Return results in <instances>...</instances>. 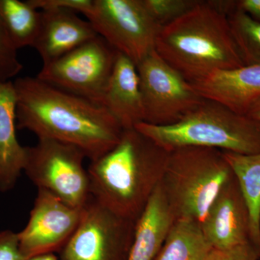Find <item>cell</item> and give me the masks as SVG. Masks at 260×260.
Segmentation results:
<instances>
[{
  "mask_svg": "<svg viewBox=\"0 0 260 260\" xmlns=\"http://www.w3.org/2000/svg\"><path fill=\"white\" fill-rule=\"evenodd\" d=\"M117 51L98 36L52 62L37 78L56 88L103 106Z\"/></svg>",
  "mask_w": 260,
  "mask_h": 260,
  "instance_id": "8",
  "label": "cell"
},
{
  "mask_svg": "<svg viewBox=\"0 0 260 260\" xmlns=\"http://www.w3.org/2000/svg\"><path fill=\"white\" fill-rule=\"evenodd\" d=\"M233 175L221 150L186 147L169 152L160 187L175 220L191 219L201 223Z\"/></svg>",
  "mask_w": 260,
  "mask_h": 260,
  "instance_id": "5",
  "label": "cell"
},
{
  "mask_svg": "<svg viewBox=\"0 0 260 260\" xmlns=\"http://www.w3.org/2000/svg\"><path fill=\"white\" fill-rule=\"evenodd\" d=\"M174 220L159 184L135 223L126 260H155Z\"/></svg>",
  "mask_w": 260,
  "mask_h": 260,
  "instance_id": "17",
  "label": "cell"
},
{
  "mask_svg": "<svg viewBox=\"0 0 260 260\" xmlns=\"http://www.w3.org/2000/svg\"><path fill=\"white\" fill-rule=\"evenodd\" d=\"M102 104L114 116L123 129L135 128L137 124L145 121L137 66L129 58L118 51Z\"/></svg>",
  "mask_w": 260,
  "mask_h": 260,
  "instance_id": "15",
  "label": "cell"
},
{
  "mask_svg": "<svg viewBox=\"0 0 260 260\" xmlns=\"http://www.w3.org/2000/svg\"><path fill=\"white\" fill-rule=\"evenodd\" d=\"M13 84L17 129L28 130L38 139L74 145L90 161L112 150L120 139L123 128L104 106L37 77L18 78Z\"/></svg>",
  "mask_w": 260,
  "mask_h": 260,
  "instance_id": "1",
  "label": "cell"
},
{
  "mask_svg": "<svg viewBox=\"0 0 260 260\" xmlns=\"http://www.w3.org/2000/svg\"><path fill=\"white\" fill-rule=\"evenodd\" d=\"M0 260H26L20 251L18 233L0 232Z\"/></svg>",
  "mask_w": 260,
  "mask_h": 260,
  "instance_id": "26",
  "label": "cell"
},
{
  "mask_svg": "<svg viewBox=\"0 0 260 260\" xmlns=\"http://www.w3.org/2000/svg\"><path fill=\"white\" fill-rule=\"evenodd\" d=\"M25 150L23 172L38 189L78 209L86 205L91 194L88 169L84 167L86 157L81 150L49 139H39Z\"/></svg>",
  "mask_w": 260,
  "mask_h": 260,
  "instance_id": "6",
  "label": "cell"
},
{
  "mask_svg": "<svg viewBox=\"0 0 260 260\" xmlns=\"http://www.w3.org/2000/svg\"><path fill=\"white\" fill-rule=\"evenodd\" d=\"M212 249L199 222L176 219L155 260H205Z\"/></svg>",
  "mask_w": 260,
  "mask_h": 260,
  "instance_id": "19",
  "label": "cell"
},
{
  "mask_svg": "<svg viewBox=\"0 0 260 260\" xmlns=\"http://www.w3.org/2000/svg\"><path fill=\"white\" fill-rule=\"evenodd\" d=\"M233 37L244 65L260 64V23L234 7L227 14Z\"/></svg>",
  "mask_w": 260,
  "mask_h": 260,
  "instance_id": "21",
  "label": "cell"
},
{
  "mask_svg": "<svg viewBox=\"0 0 260 260\" xmlns=\"http://www.w3.org/2000/svg\"><path fill=\"white\" fill-rule=\"evenodd\" d=\"M16 93L13 81L0 85V191L16 184L25 164V147L17 138Z\"/></svg>",
  "mask_w": 260,
  "mask_h": 260,
  "instance_id": "16",
  "label": "cell"
},
{
  "mask_svg": "<svg viewBox=\"0 0 260 260\" xmlns=\"http://www.w3.org/2000/svg\"><path fill=\"white\" fill-rule=\"evenodd\" d=\"M145 123L166 126L180 120L203 102L190 83L154 50L137 65Z\"/></svg>",
  "mask_w": 260,
  "mask_h": 260,
  "instance_id": "10",
  "label": "cell"
},
{
  "mask_svg": "<svg viewBox=\"0 0 260 260\" xmlns=\"http://www.w3.org/2000/svg\"><path fill=\"white\" fill-rule=\"evenodd\" d=\"M40 30L32 47L39 53L43 64H49L97 37L88 21L68 10H41Z\"/></svg>",
  "mask_w": 260,
  "mask_h": 260,
  "instance_id": "14",
  "label": "cell"
},
{
  "mask_svg": "<svg viewBox=\"0 0 260 260\" xmlns=\"http://www.w3.org/2000/svg\"><path fill=\"white\" fill-rule=\"evenodd\" d=\"M135 223L90 197L79 223L62 247L61 260H126Z\"/></svg>",
  "mask_w": 260,
  "mask_h": 260,
  "instance_id": "9",
  "label": "cell"
},
{
  "mask_svg": "<svg viewBox=\"0 0 260 260\" xmlns=\"http://www.w3.org/2000/svg\"><path fill=\"white\" fill-rule=\"evenodd\" d=\"M0 19L18 50L32 47L40 30L42 15L28 0H0Z\"/></svg>",
  "mask_w": 260,
  "mask_h": 260,
  "instance_id": "20",
  "label": "cell"
},
{
  "mask_svg": "<svg viewBox=\"0 0 260 260\" xmlns=\"http://www.w3.org/2000/svg\"><path fill=\"white\" fill-rule=\"evenodd\" d=\"M37 10H68L86 16L93 8L94 0H28Z\"/></svg>",
  "mask_w": 260,
  "mask_h": 260,
  "instance_id": "25",
  "label": "cell"
},
{
  "mask_svg": "<svg viewBox=\"0 0 260 260\" xmlns=\"http://www.w3.org/2000/svg\"><path fill=\"white\" fill-rule=\"evenodd\" d=\"M81 210L49 191L38 189L28 223L18 233L25 259L62 249L79 223Z\"/></svg>",
  "mask_w": 260,
  "mask_h": 260,
  "instance_id": "11",
  "label": "cell"
},
{
  "mask_svg": "<svg viewBox=\"0 0 260 260\" xmlns=\"http://www.w3.org/2000/svg\"><path fill=\"white\" fill-rule=\"evenodd\" d=\"M260 253L250 242L239 245L217 249L213 248L205 260H259Z\"/></svg>",
  "mask_w": 260,
  "mask_h": 260,
  "instance_id": "24",
  "label": "cell"
},
{
  "mask_svg": "<svg viewBox=\"0 0 260 260\" xmlns=\"http://www.w3.org/2000/svg\"><path fill=\"white\" fill-rule=\"evenodd\" d=\"M237 8L260 23V0H237Z\"/></svg>",
  "mask_w": 260,
  "mask_h": 260,
  "instance_id": "27",
  "label": "cell"
},
{
  "mask_svg": "<svg viewBox=\"0 0 260 260\" xmlns=\"http://www.w3.org/2000/svg\"><path fill=\"white\" fill-rule=\"evenodd\" d=\"M200 224L213 248L250 242V215L234 175L222 186Z\"/></svg>",
  "mask_w": 260,
  "mask_h": 260,
  "instance_id": "12",
  "label": "cell"
},
{
  "mask_svg": "<svg viewBox=\"0 0 260 260\" xmlns=\"http://www.w3.org/2000/svg\"><path fill=\"white\" fill-rule=\"evenodd\" d=\"M149 14L160 28L180 18L190 10L196 0H143Z\"/></svg>",
  "mask_w": 260,
  "mask_h": 260,
  "instance_id": "22",
  "label": "cell"
},
{
  "mask_svg": "<svg viewBox=\"0 0 260 260\" xmlns=\"http://www.w3.org/2000/svg\"><path fill=\"white\" fill-rule=\"evenodd\" d=\"M259 239H260V216H259Z\"/></svg>",
  "mask_w": 260,
  "mask_h": 260,
  "instance_id": "30",
  "label": "cell"
},
{
  "mask_svg": "<svg viewBox=\"0 0 260 260\" xmlns=\"http://www.w3.org/2000/svg\"><path fill=\"white\" fill-rule=\"evenodd\" d=\"M169 152L135 128L88 168L92 198L136 222L161 181Z\"/></svg>",
  "mask_w": 260,
  "mask_h": 260,
  "instance_id": "2",
  "label": "cell"
},
{
  "mask_svg": "<svg viewBox=\"0 0 260 260\" xmlns=\"http://www.w3.org/2000/svg\"><path fill=\"white\" fill-rule=\"evenodd\" d=\"M155 50L191 84L215 72L244 66L227 15L210 1H198L162 27Z\"/></svg>",
  "mask_w": 260,
  "mask_h": 260,
  "instance_id": "3",
  "label": "cell"
},
{
  "mask_svg": "<svg viewBox=\"0 0 260 260\" xmlns=\"http://www.w3.org/2000/svg\"><path fill=\"white\" fill-rule=\"evenodd\" d=\"M247 116L260 123V100L256 103L254 107L251 108L250 112H249Z\"/></svg>",
  "mask_w": 260,
  "mask_h": 260,
  "instance_id": "28",
  "label": "cell"
},
{
  "mask_svg": "<svg viewBox=\"0 0 260 260\" xmlns=\"http://www.w3.org/2000/svg\"><path fill=\"white\" fill-rule=\"evenodd\" d=\"M135 128L168 152L202 147L244 155L260 153V123L208 99L174 124L142 122Z\"/></svg>",
  "mask_w": 260,
  "mask_h": 260,
  "instance_id": "4",
  "label": "cell"
},
{
  "mask_svg": "<svg viewBox=\"0 0 260 260\" xmlns=\"http://www.w3.org/2000/svg\"><path fill=\"white\" fill-rule=\"evenodd\" d=\"M23 68L18 57V49L0 19V85L12 81Z\"/></svg>",
  "mask_w": 260,
  "mask_h": 260,
  "instance_id": "23",
  "label": "cell"
},
{
  "mask_svg": "<svg viewBox=\"0 0 260 260\" xmlns=\"http://www.w3.org/2000/svg\"><path fill=\"white\" fill-rule=\"evenodd\" d=\"M222 152L237 179L249 209L251 220L250 242L260 253V153L244 155Z\"/></svg>",
  "mask_w": 260,
  "mask_h": 260,
  "instance_id": "18",
  "label": "cell"
},
{
  "mask_svg": "<svg viewBox=\"0 0 260 260\" xmlns=\"http://www.w3.org/2000/svg\"><path fill=\"white\" fill-rule=\"evenodd\" d=\"M85 17L99 37L136 66L155 50L161 28L143 0H94Z\"/></svg>",
  "mask_w": 260,
  "mask_h": 260,
  "instance_id": "7",
  "label": "cell"
},
{
  "mask_svg": "<svg viewBox=\"0 0 260 260\" xmlns=\"http://www.w3.org/2000/svg\"><path fill=\"white\" fill-rule=\"evenodd\" d=\"M28 260H59L54 254L52 253H48V254H40V255H37L32 256Z\"/></svg>",
  "mask_w": 260,
  "mask_h": 260,
  "instance_id": "29",
  "label": "cell"
},
{
  "mask_svg": "<svg viewBox=\"0 0 260 260\" xmlns=\"http://www.w3.org/2000/svg\"><path fill=\"white\" fill-rule=\"evenodd\" d=\"M191 85L203 99L247 116L260 100V64L217 71Z\"/></svg>",
  "mask_w": 260,
  "mask_h": 260,
  "instance_id": "13",
  "label": "cell"
}]
</instances>
